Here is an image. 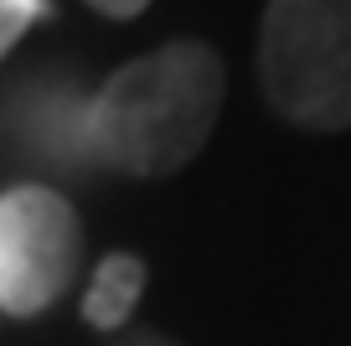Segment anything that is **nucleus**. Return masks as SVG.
<instances>
[{
	"label": "nucleus",
	"instance_id": "f03ea898",
	"mask_svg": "<svg viewBox=\"0 0 351 346\" xmlns=\"http://www.w3.org/2000/svg\"><path fill=\"white\" fill-rule=\"evenodd\" d=\"M258 88L300 130H351V0H269Z\"/></svg>",
	"mask_w": 351,
	"mask_h": 346
},
{
	"label": "nucleus",
	"instance_id": "423d86ee",
	"mask_svg": "<svg viewBox=\"0 0 351 346\" xmlns=\"http://www.w3.org/2000/svg\"><path fill=\"white\" fill-rule=\"evenodd\" d=\"M99 16H109V21H134V16H145V5L150 0H88Z\"/></svg>",
	"mask_w": 351,
	"mask_h": 346
},
{
	"label": "nucleus",
	"instance_id": "0eeeda50",
	"mask_svg": "<svg viewBox=\"0 0 351 346\" xmlns=\"http://www.w3.org/2000/svg\"><path fill=\"white\" fill-rule=\"evenodd\" d=\"M114 346H176V341H165V336H155V331H130V336H119Z\"/></svg>",
	"mask_w": 351,
	"mask_h": 346
},
{
	"label": "nucleus",
	"instance_id": "7ed1b4c3",
	"mask_svg": "<svg viewBox=\"0 0 351 346\" xmlns=\"http://www.w3.org/2000/svg\"><path fill=\"white\" fill-rule=\"evenodd\" d=\"M83 259V222L52 186L0 192V310L42 315L62 300Z\"/></svg>",
	"mask_w": 351,
	"mask_h": 346
},
{
	"label": "nucleus",
	"instance_id": "f257e3e1",
	"mask_svg": "<svg viewBox=\"0 0 351 346\" xmlns=\"http://www.w3.org/2000/svg\"><path fill=\"white\" fill-rule=\"evenodd\" d=\"M222 57L176 36L124 62L88 104V140L124 176H171L202 155L222 114Z\"/></svg>",
	"mask_w": 351,
	"mask_h": 346
},
{
	"label": "nucleus",
	"instance_id": "39448f33",
	"mask_svg": "<svg viewBox=\"0 0 351 346\" xmlns=\"http://www.w3.org/2000/svg\"><path fill=\"white\" fill-rule=\"evenodd\" d=\"M47 16H52V0H0V57Z\"/></svg>",
	"mask_w": 351,
	"mask_h": 346
},
{
	"label": "nucleus",
	"instance_id": "20e7f679",
	"mask_svg": "<svg viewBox=\"0 0 351 346\" xmlns=\"http://www.w3.org/2000/svg\"><path fill=\"white\" fill-rule=\"evenodd\" d=\"M145 279H150V274H145V264L134 259V253H109V259L93 269V284H88V295H83V321L93 325V331H119L134 315V305H140Z\"/></svg>",
	"mask_w": 351,
	"mask_h": 346
}]
</instances>
